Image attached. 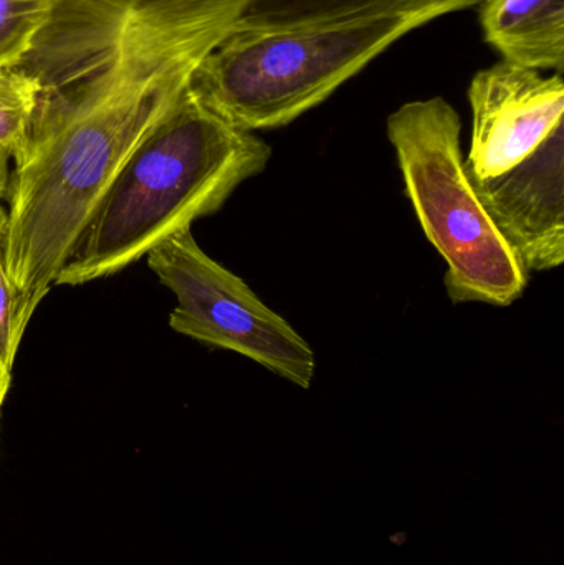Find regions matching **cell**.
<instances>
[{"instance_id":"1","label":"cell","mask_w":564,"mask_h":565,"mask_svg":"<svg viewBox=\"0 0 564 565\" xmlns=\"http://www.w3.org/2000/svg\"><path fill=\"white\" fill-rule=\"evenodd\" d=\"M272 148L225 121L191 89L126 159L76 238L55 285L111 277L262 174Z\"/></svg>"},{"instance_id":"2","label":"cell","mask_w":564,"mask_h":565,"mask_svg":"<svg viewBox=\"0 0 564 565\" xmlns=\"http://www.w3.org/2000/svg\"><path fill=\"white\" fill-rule=\"evenodd\" d=\"M423 25L407 17L278 29L234 25L202 60L189 89L244 131L284 128Z\"/></svg>"},{"instance_id":"3","label":"cell","mask_w":564,"mask_h":565,"mask_svg":"<svg viewBox=\"0 0 564 565\" xmlns=\"http://www.w3.org/2000/svg\"><path fill=\"white\" fill-rule=\"evenodd\" d=\"M462 121L446 99H417L387 118L406 195L447 264L450 301L510 306L530 274L477 194L460 146Z\"/></svg>"},{"instance_id":"4","label":"cell","mask_w":564,"mask_h":565,"mask_svg":"<svg viewBox=\"0 0 564 565\" xmlns=\"http://www.w3.org/2000/svg\"><path fill=\"white\" fill-rule=\"evenodd\" d=\"M146 257L159 281L178 298L169 318L175 332L237 352L278 377L310 388L317 374L311 345L247 282L212 260L191 228L172 235Z\"/></svg>"},{"instance_id":"5","label":"cell","mask_w":564,"mask_h":565,"mask_svg":"<svg viewBox=\"0 0 564 565\" xmlns=\"http://www.w3.org/2000/svg\"><path fill=\"white\" fill-rule=\"evenodd\" d=\"M469 103L472 139L466 166L473 181L509 171L564 126L562 73L545 76L503 60L476 73Z\"/></svg>"},{"instance_id":"6","label":"cell","mask_w":564,"mask_h":565,"mask_svg":"<svg viewBox=\"0 0 564 565\" xmlns=\"http://www.w3.org/2000/svg\"><path fill=\"white\" fill-rule=\"evenodd\" d=\"M473 184L490 217L529 274L562 267L564 126L509 171Z\"/></svg>"},{"instance_id":"7","label":"cell","mask_w":564,"mask_h":565,"mask_svg":"<svg viewBox=\"0 0 564 565\" xmlns=\"http://www.w3.org/2000/svg\"><path fill=\"white\" fill-rule=\"evenodd\" d=\"M480 23L503 60L525 68L564 65V0H483Z\"/></svg>"},{"instance_id":"8","label":"cell","mask_w":564,"mask_h":565,"mask_svg":"<svg viewBox=\"0 0 564 565\" xmlns=\"http://www.w3.org/2000/svg\"><path fill=\"white\" fill-rule=\"evenodd\" d=\"M483 0H248L235 25L278 29L334 25L386 17H407L427 23L437 17L480 6Z\"/></svg>"},{"instance_id":"9","label":"cell","mask_w":564,"mask_h":565,"mask_svg":"<svg viewBox=\"0 0 564 565\" xmlns=\"http://www.w3.org/2000/svg\"><path fill=\"white\" fill-rule=\"evenodd\" d=\"M35 79L19 65L0 66V149L19 156L36 108Z\"/></svg>"},{"instance_id":"10","label":"cell","mask_w":564,"mask_h":565,"mask_svg":"<svg viewBox=\"0 0 564 565\" xmlns=\"http://www.w3.org/2000/svg\"><path fill=\"white\" fill-rule=\"evenodd\" d=\"M52 0H0V66L15 65L32 45Z\"/></svg>"},{"instance_id":"11","label":"cell","mask_w":564,"mask_h":565,"mask_svg":"<svg viewBox=\"0 0 564 565\" xmlns=\"http://www.w3.org/2000/svg\"><path fill=\"white\" fill-rule=\"evenodd\" d=\"M7 212L0 205V361L12 372L17 351H19L20 341H22L26 328L20 322L15 292L10 286L6 265H3L2 242Z\"/></svg>"},{"instance_id":"12","label":"cell","mask_w":564,"mask_h":565,"mask_svg":"<svg viewBox=\"0 0 564 565\" xmlns=\"http://www.w3.org/2000/svg\"><path fill=\"white\" fill-rule=\"evenodd\" d=\"M10 164H12V156H10V152L0 149V201L6 198L7 191H9L10 175H12Z\"/></svg>"},{"instance_id":"13","label":"cell","mask_w":564,"mask_h":565,"mask_svg":"<svg viewBox=\"0 0 564 565\" xmlns=\"http://www.w3.org/2000/svg\"><path fill=\"white\" fill-rule=\"evenodd\" d=\"M12 372L0 361V414H2L3 402H6L7 392H9Z\"/></svg>"}]
</instances>
